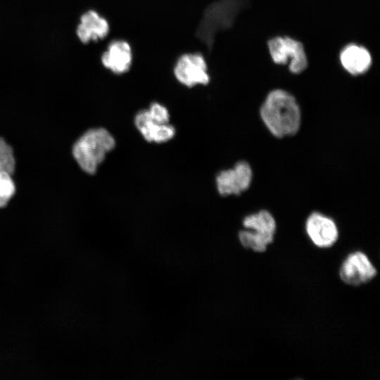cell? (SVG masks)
I'll list each match as a JSON object with an SVG mask.
<instances>
[{
    "mask_svg": "<svg viewBox=\"0 0 380 380\" xmlns=\"http://www.w3.org/2000/svg\"><path fill=\"white\" fill-rule=\"evenodd\" d=\"M340 61L343 68L353 75L367 72L372 64L369 51L357 44H349L340 53Z\"/></svg>",
    "mask_w": 380,
    "mask_h": 380,
    "instance_id": "obj_12",
    "label": "cell"
},
{
    "mask_svg": "<svg viewBox=\"0 0 380 380\" xmlns=\"http://www.w3.org/2000/svg\"><path fill=\"white\" fill-rule=\"evenodd\" d=\"M15 187L11 175L0 172V208L5 207L15 194Z\"/></svg>",
    "mask_w": 380,
    "mask_h": 380,
    "instance_id": "obj_14",
    "label": "cell"
},
{
    "mask_svg": "<svg viewBox=\"0 0 380 380\" xmlns=\"http://www.w3.org/2000/svg\"><path fill=\"white\" fill-rule=\"evenodd\" d=\"M246 229L239 233L241 245L255 252L266 251L269 244L274 241L277 224L273 215L267 210L246 215L243 220Z\"/></svg>",
    "mask_w": 380,
    "mask_h": 380,
    "instance_id": "obj_3",
    "label": "cell"
},
{
    "mask_svg": "<svg viewBox=\"0 0 380 380\" xmlns=\"http://www.w3.org/2000/svg\"><path fill=\"white\" fill-rule=\"evenodd\" d=\"M109 32L108 21L94 10L88 11L81 16L77 28V37L84 44L103 39Z\"/></svg>",
    "mask_w": 380,
    "mask_h": 380,
    "instance_id": "obj_11",
    "label": "cell"
},
{
    "mask_svg": "<svg viewBox=\"0 0 380 380\" xmlns=\"http://www.w3.org/2000/svg\"><path fill=\"white\" fill-rule=\"evenodd\" d=\"M259 112L265 126L277 138L293 136L300 129V106L296 98L284 89L271 91Z\"/></svg>",
    "mask_w": 380,
    "mask_h": 380,
    "instance_id": "obj_1",
    "label": "cell"
},
{
    "mask_svg": "<svg viewBox=\"0 0 380 380\" xmlns=\"http://www.w3.org/2000/svg\"><path fill=\"white\" fill-rule=\"evenodd\" d=\"M15 165L13 148L0 137V172H7L12 175Z\"/></svg>",
    "mask_w": 380,
    "mask_h": 380,
    "instance_id": "obj_13",
    "label": "cell"
},
{
    "mask_svg": "<svg viewBox=\"0 0 380 380\" xmlns=\"http://www.w3.org/2000/svg\"><path fill=\"white\" fill-rule=\"evenodd\" d=\"M134 124L142 137L148 142L164 143L170 140L175 134L173 126L169 123L155 122L147 109L141 110L137 113Z\"/></svg>",
    "mask_w": 380,
    "mask_h": 380,
    "instance_id": "obj_10",
    "label": "cell"
},
{
    "mask_svg": "<svg viewBox=\"0 0 380 380\" xmlns=\"http://www.w3.org/2000/svg\"><path fill=\"white\" fill-rule=\"evenodd\" d=\"M270 54L277 64L289 63L290 71L299 74L308 66V58L301 42L289 37H276L267 42Z\"/></svg>",
    "mask_w": 380,
    "mask_h": 380,
    "instance_id": "obj_4",
    "label": "cell"
},
{
    "mask_svg": "<svg viewBox=\"0 0 380 380\" xmlns=\"http://www.w3.org/2000/svg\"><path fill=\"white\" fill-rule=\"evenodd\" d=\"M305 231L312 242L321 248L332 246L338 238L334 220L319 212H313L308 217Z\"/></svg>",
    "mask_w": 380,
    "mask_h": 380,
    "instance_id": "obj_8",
    "label": "cell"
},
{
    "mask_svg": "<svg viewBox=\"0 0 380 380\" xmlns=\"http://www.w3.org/2000/svg\"><path fill=\"white\" fill-rule=\"evenodd\" d=\"M377 271L368 257L361 251L350 253L343 262L339 276L346 284L358 286L370 281Z\"/></svg>",
    "mask_w": 380,
    "mask_h": 380,
    "instance_id": "obj_7",
    "label": "cell"
},
{
    "mask_svg": "<svg viewBox=\"0 0 380 380\" xmlns=\"http://www.w3.org/2000/svg\"><path fill=\"white\" fill-rule=\"evenodd\" d=\"M115 145V139L107 129H90L75 143L72 154L80 167L85 172L93 175Z\"/></svg>",
    "mask_w": 380,
    "mask_h": 380,
    "instance_id": "obj_2",
    "label": "cell"
},
{
    "mask_svg": "<svg viewBox=\"0 0 380 380\" xmlns=\"http://www.w3.org/2000/svg\"><path fill=\"white\" fill-rule=\"evenodd\" d=\"M102 65L115 75L126 73L132 67L133 61L132 48L125 39L111 41L103 53Z\"/></svg>",
    "mask_w": 380,
    "mask_h": 380,
    "instance_id": "obj_9",
    "label": "cell"
},
{
    "mask_svg": "<svg viewBox=\"0 0 380 380\" xmlns=\"http://www.w3.org/2000/svg\"><path fill=\"white\" fill-rule=\"evenodd\" d=\"M148 112L151 118L156 122L165 124L170 120V114L165 106L158 102H153L150 106Z\"/></svg>",
    "mask_w": 380,
    "mask_h": 380,
    "instance_id": "obj_15",
    "label": "cell"
},
{
    "mask_svg": "<svg viewBox=\"0 0 380 380\" xmlns=\"http://www.w3.org/2000/svg\"><path fill=\"white\" fill-rule=\"evenodd\" d=\"M252 178L253 171L249 163L239 161L232 168L222 170L217 175V191L222 196L239 195L249 188Z\"/></svg>",
    "mask_w": 380,
    "mask_h": 380,
    "instance_id": "obj_6",
    "label": "cell"
},
{
    "mask_svg": "<svg viewBox=\"0 0 380 380\" xmlns=\"http://www.w3.org/2000/svg\"><path fill=\"white\" fill-rule=\"evenodd\" d=\"M173 74L180 84L187 87L207 85L210 80L206 60L200 53L181 55L175 63Z\"/></svg>",
    "mask_w": 380,
    "mask_h": 380,
    "instance_id": "obj_5",
    "label": "cell"
}]
</instances>
